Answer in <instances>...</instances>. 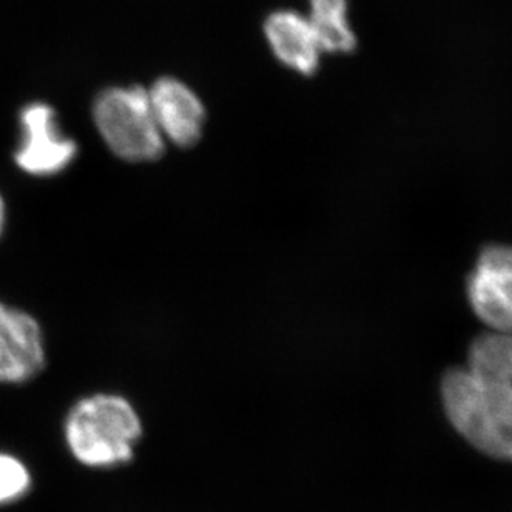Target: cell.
Returning a JSON list of instances; mask_svg holds the SVG:
<instances>
[{
	"label": "cell",
	"mask_w": 512,
	"mask_h": 512,
	"mask_svg": "<svg viewBox=\"0 0 512 512\" xmlns=\"http://www.w3.org/2000/svg\"><path fill=\"white\" fill-rule=\"evenodd\" d=\"M30 486L27 464L14 454L0 453V506L17 503L29 494Z\"/></svg>",
	"instance_id": "obj_11"
},
{
	"label": "cell",
	"mask_w": 512,
	"mask_h": 512,
	"mask_svg": "<svg viewBox=\"0 0 512 512\" xmlns=\"http://www.w3.org/2000/svg\"><path fill=\"white\" fill-rule=\"evenodd\" d=\"M20 137L12 152L19 172L27 177L50 178L65 172L79 155V145L65 135L54 107L30 102L20 110Z\"/></svg>",
	"instance_id": "obj_4"
},
{
	"label": "cell",
	"mask_w": 512,
	"mask_h": 512,
	"mask_svg": "<svg viewBox=\"0 0 512 512\" xmlns=\"http://www.w3.org/2000/svg\"><path fill=\"white\" fill-rule=\"evenodd\" d=\"M263 30L271 52L285 67L305 77L320 69L323 49L306 15L298 10H276L266 17Z\"/></svg>",
	"instance_id": "obj_8"
},
{
	"label": "cell",
	"mask_w": 512,
	"mask_h": 512,
	"mask_svg": "<svg viewBox=\"0 0 512 512\" xmlns=\"http://www.w3.org/2000/svg\"><path fill=\"white\" fill-rule=\"evenodd\" d=\"M348 0H310L308 20L320 40L323 54H351L358 45L350 24Z\"/></svg>",
	"instance_id": "obj_9"
},
{
	"label": "cell",
	"mask_w": 512,
	"mask_h": 512,
	"mask_svg": "<svg viewBox=\"0 0 512 512\" xmlns=\"http://www.w3.org/2000/svg\"><path fill=\"white\" fill-rule=\"evenodd\" d=\"M44 328L30 311L0 300V386L39 378L47 366Z\"/></svg>",
	"instance_id": "obj_5"
},
{
	"label": "cell",
	"mask_w": 512,
	"mask_h": 512,
	"mask_svg": "<svg viewBox=\"0 0 512 512\" xmlns=\"http://www.w3.org/2000/svg\"><path fill=\"white\" fill-rule=\"evenodd\" d=\"M147 90L165 142L180 148L197 145L207 122V109L197 92L175 77H160Z\"/></svg>",
	"instance_id": "obj_7"
},
{
	"label": "cell",
	"mask_w": 512,
	"mask_h": 512,
	"mask_svg": "<svg viewBox=\"0 0 512 512\" xmlns=\"http://www.w3.org/2000/svg\"><path fill=\"white\" fill-rule=\"evenodd\" d=\"M92 117L107 148L124 162H155L167 150L153 117L148 90L142 85H114L102 90L95 97Z\"/></svg>",
	"instance_id": "obj_3"
},
{
	"label": "cell",
	"mask_w": 512,
	"mask_h": 512,
	"mask_svg": "<svg viewBox=\"0 0 512 512\" xmlns=\"http://www.w3.org/2000/svg\"><path fill=\"white\" fill-rule=\"evenodd\" d=\"M142 436L140 414L120 394H90L79 399L65 416V444L70 456L84 468H124L135 458Z\"/></svg>",
	"instance_id": "obj_1"
},
{
	"label": "cell",
	"mask_w": 512,
	"mask_h": 512,
	"mask_svg": "<svg viewBox=\"0 0 512 512\" xmlns=\"http://www.w3.org/2000/svg\"><path fill=\"white\" fill-rule=\"evenodd\" d=\"M444 413L471 446L512 463V384L453 368L441 381Z\"/></svg>",
	"instance_id": "obj_2"
},
{
	"label": "cell",
	"mask_w": 512,
	"mask_h": 512,
	"mask_svg": "<svg viewBox=\"0 0 512 512\" xmlns=\"http://www.w3.org/2000/svg\"><path fill=\"white\" fill-rule=\"evenodd\" d=\"M7 225H9V205L5 200L4 192L0 190V240L4 238Z\"/></svg>",
	"instance_id": "obj_12"
},
{
	"label": "cell",
	"mask_w": 512,
	"mask_h": 512,
	"mask_svg": "<svg viewBox=\"0 0 512 512\" xmlns=\"http://www.w3.org/2000/svg\"><path fill=\"white\" fill-rule=\"evenodd\" d=\"M468 300L489 331L512 335V247L489 245L468 278Z\"/></svg>",
	"instance_id": "obj_6"
},
{
	"label": "cell",
	"mask_w": 512,
	"mask_h": 512,
	"mask_svg": "<svg viewBox=\"0 0 512 512\" xmlns=\"http://www.w3.org/2000/svg\"><path fill=\"white\" fill-rule=\"evenodd\" d=\"M466 370L484 380L512 384V335L488 331L469 346Z\"/></svg>",
	"instance_id": "obj_10"
}]
</instances>
